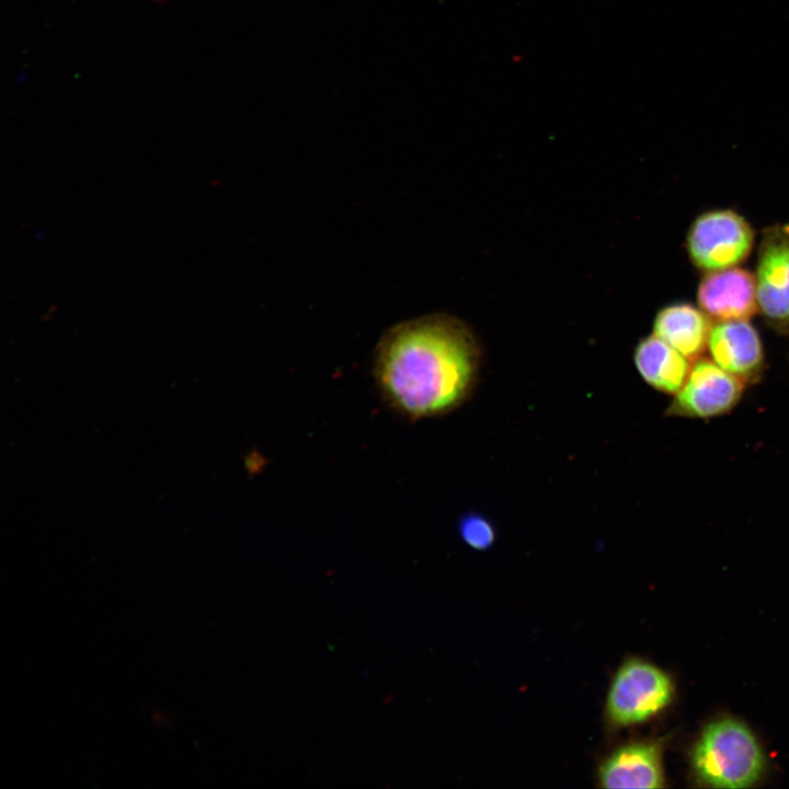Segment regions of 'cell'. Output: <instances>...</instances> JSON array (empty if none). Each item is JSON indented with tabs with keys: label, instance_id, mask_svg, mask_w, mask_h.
<instances>
[{
	"label": "cell",
	"instance_id": "7c38bea8",
	"mask_svg": "<svg viewBox=\"0 0 789 789\" xmlns=\"http://www.w3.org/2000/svg\"><path fill=\"white\" fill-rule=\"evenodd\" d=\"M458 531L462 541L478 551L490 549L496 538L491 521L477 512H469L461 516L458 522Z\"/></svg>",
	"mask_w": 789,
	"mask_h": 789
},
{
	"label": "cell",
	"instance_id": "3957f363",
	"mask_svg": "<svg viewBox=\"0 0 789 789\" xmlns=\"http://www.w3.org/2000/svg\"><path fill=\"white\" fill-rule=\"evenodd\" d=\"M673 684L661 668L639 658L625 660L616 670L605 699L606 723L625 729L648 721L672 700Z\"/></svg>",
	"mask_w": 789,
	"mask_h": 789
},
{
	"label": "cell",
	"instance_id": "6da1fadb",
	"mask_svg": "<svg viewBox=\"0 0 789 789\" xmlns=\"http://www.w3.org/2000/svg\"><path fill=\"white\" fill-rule=\"evenodd\" d=\"M478 361L465 325L432 315L390 328L376 346L373 374L384 401L416 421L461 404L474 384Z\"/></svg>",
	"mask_w": 789,
	"mask_h": 789
},
{
	"label": "cell",
	"instance_id": "9c48e42d",
	"mask_svg": "<svg viewBox=\"0 0 789 789\" xmlns=\"http://www.w3.org/2000/svg\"><path fill=\"white\" fill-rule=\"evenodd\" d=\"M707 348L716 364L746 385L761 377L764 351L748 320L718 321L711 328Z\"/></svg>",
	"mask_w": 789,
	"mask_h": 789
},
{
	"label": "cell",
	"instance_id": "30bf717a",
	"mask_svg": "<svg viewBox=\"0 0 789 789\" xmlns=\"http://www.w3.org/2000/svg\"><path fill=\"white\" fill-rule=\"evenodd\" d=\"M711 328L710 318L701 309L688 304L663 308L653 322V333L690 362L700 358L707 350Z\"/></svg>",
	"mask_w": 789,
	"mask_h": 789
},
{
	"label": "cell",
	"instance_id": "7a4b0ae2",
	"mask_svg": "<svg viewBox=\"0 0 789 789\" xmlns=\"http://www.w3.org/2000/svg\"><path fill=\"white\" fill-rule=\"evenodd\" d=\"M691 765L699 781L714 788H745L762 775L761 746L742 722L722 719L702 731L691 753Z\"/></svg>",
	"mask_w": 789,
	"mask_h": 789
},
{
	"label": "cell",
	"instance_id": "8fae6325",
	"mask_svg": "<svg viewBox=\"0 0 789 789\" xmlns=\"http://www.w3.org/2000/svg\"><path fill=\"white\" fill-rule=\"evenodd\" d=\"M633 361L641 378L649 386L673 396L684 385L693 364L654 333L639 342Z\"/></svg>",
	"mask_w": 789,
	"mask_h": 789
},
{
	"label": "cell",
	"instance_id": "52a82bcc",
	"mask_svg": "<svg viewBox=\"0 0 789 789\" xmlns=\"http://www.w3.org/2000/svg\"><path fill=\"white\" fill-rule=\"evenodd\" d=\"M697 300L717 322L748 320L758 309L755 276L736 266L712 271L700 282Z\"/></svg>",
	"mask_w": 789,
	"mask_h": 789
},
{
	"label": "cell",
	"instance_id": "ba28073f",
	"mask_svg": "<svg viewBox=\"0 0 789 789\" xmlns=\"http://www.w3.org/2000/svg\"><path fill=\"white\" fill-rule=\"evenodd\" d=\"M601 788H661L664 785L661 744L637 741L613 750L598 765Z\"/></svg>",
	"mask_w": 789,
	"mask_h": 789
},
{
	"label": "cell",
	"instance_id": "277c9868",
	"mask_svg": "<svg viewBox=\"0 0 789 789\" xmlns=\"http://www.w3.org/2000/svg\"><path fill=\"white\" fill-rule=\"evenodd\" d=\"M753 238L748 222L734 211H708L694 221L687 250L699 268L719 271L743 262L752 250Z\"/></svg>",
	"mask_w": 789,
	"mask_h": 789
},
{
	"label": "cell",
	"instance_id": "8992f818",
	"mask_svg": "<svg viewBox=\"0 0 789 789\" xmlns=\"http://www.w3.org/2000/svg\"><path fill=\"white\" fill-rule=\"evenodd\" d=\"M758 309L779 329H789V232L773 229L762 242L755 275Z\"/></svg>",
	"mask_w": 789,
	"mask_h": 789
},
{
	"label": "cell",
	"instance_id": "5b68a950",
	"mask_svg": "<svg viewBox=\"0 0 789 789\" xmlns=\"http://www.w3.org/2000/svg\"><path fill=\"white\" fill-rule=\"evenodd\" d=\"M746 384L711 358L693 362L682 388L666 410L667 415L709 419L730 412L741 400Z\"/></svg>",
	"mask_w": 789,
	"mask_h": 789
}]
</instances>
